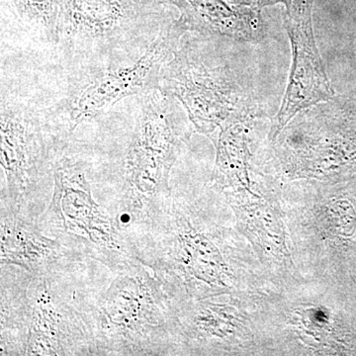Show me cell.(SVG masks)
<instances>
[{
	"label": "cell",
	"mask_w": 356,
	"mask_h": 356,
	"mask_svg": "<svg viewBox=\"0 0 356 356\" xmlns=\"http://www.w3.org/2000/svg\"><path fill=\"white\" fill-rule=\"evenodd\" d=\"M170 0H58L62 76L131 64L175 21Z\"/></svg>",
	"instance_id": "1"
},
{
	"label": "cell",
	"mask_w": 356,
	"mask_h": 356,
	"mask_svg": "<svg viewBox=\"0 0 356 356\" xmlns=\"http://www.w3.org/2000/svg\"><path fill=\"white\" fill-rule=\"evenodd\" d=\"M60 275L24 271L2 285V355H96L90 313L81 311L60 289Z\"/></svg>",
	"instance_id": "2"
},
{
	"label": "cell",
	"mask_w": 356,
	"mask_h": 356,
	"mask_svg": "<svg viewBox=\"0 0 356 356\" xmlns=\"http://www.w3.org/2000/svg\"><path fill=\"white\" fill-rule=\"evenodd\" d=\"M130 140L119 168L117 216L131 235L146 228L170 195V172L179 135L172 95L154 88L131 97Z\"/></svg>",
	"instance_id": "3"
},
{
	"label": "cell",
	"mask_w": 356,
	"mask_h": 356,
	"mask_svg": "<svg viewBox=\"0 0 356 356\" xmlns=\"http://www.w3.org/2000/svg\"><path fill=\"white\" fill-rule=\"evenodd\" d=\"M58 146L53 163L54 192L50 205L36 222L44 235L56 238L81 259H95L118 274L139 261L132 236L117 215L95 202L88 166Z\"/></svg>",
	"instance_id": "4"
},
{
	"label": "cell",
	"mask_w": 356,
	"mask_h": 356,
	"mask_svg": "<svg viewBox=\"0 0 356 356\" xmlns=\"http://www.w3.org/2000/svg\"><path fill=\"white\" fill-rule=\"evenodd\" d=\"M168 307L163 284L140 261L117 274L89 310L96 355H165Z\"/></svg>",
	"instance_id": "5"
},
{
	"label": "cell",
	"mask_w": 356,
	"mask_h": 356,
	"mask_svg": "<svg viewBox=\"0 0 356 356\" xmlns=\"http://www.w3.org/2000/svg\"><path fill=\"white\" fill-rule=\"evenodd\" d=\"M0 165L6 177L1 201L20 210L53 172L60 143L50 104L1 77Z\"/></svg>",
	"instance_id": "6"
},
{
	"label": "cell",
	"mask_w": 356,
	"mask_h": 356,
	"mask_svg": "<svg viewBox=\"0 0 356 356\" xmlns=\"http://www.w3.org/2000/svg\"><path fill=\"white\" fill-rule=\"evenodd\" d=\"M184 28L181 19L173 22L131 64L62 76L60 97L51 103L60 137L67 140L79 126L100 118L118 103L158 88L161 70Z\"/></svg>",
	"instance_id": "7"
},
{
	"label": "cell",
	"mask_w": 356,
	"mask_h": 356,
	"mask_svg": "<svg viewBox=\"0 0 356 356\" xmlns=\"http://www.w3.org/2000/svg\"><path fill=\"white\" fill-rule=\"evenodd\" d=\"M285 24L291 39L293 67L289 86L277 116L280 130L294 115L332 95L312 26L314 0H284Z\"/></svg>",
	"instance_id": "8"
},
{
	"label": "cell",
	"mask_w": 356,
	"mask_h": 356,
	"mask_svg": "<svg viewBox=\"0 0 356 356\" xmlns=\"http://www.w3.org/2000/svg\"><path fill=\"white\" fill-rule=\"evenodd\" d=\"M81 257L56 238L44 235L20 210L4 201L0 205V264L18 266L34 276L62 273Z\"/></svg>",
	"instance_id": "9"
},
{
	"label": "cell",
	"mask_w": 356,
	"mask_h": 356,
	"mask_svg": "<svg viewBox=\"0 0 356 356\" xmlns=\"http://www.w3.org/2000/svg\"><path fill=\"white\" fill-rule=\"evenodd\" d=\"M58 13V0H0L1 58L56 62Z\"/></svg>",
	"instance_id": "10"
},
{
	"label": "cell",
	"mask_w": 356,
	"mask_h": 356,
	"mask_svg": "<svg viewBox=\"0 0 356 356\" xmlns=\"http://www.w3.org/2000/svg\"><path fill=\"white\" fill-rule=\"evenodd\" d=\"M227 1L233 2L238 6H248L255 7V8H261L266 6H271V4L278 3V2L284 1V0H227Z\"/></svg>",
	"instance_id": "11"
}]
</instances>
